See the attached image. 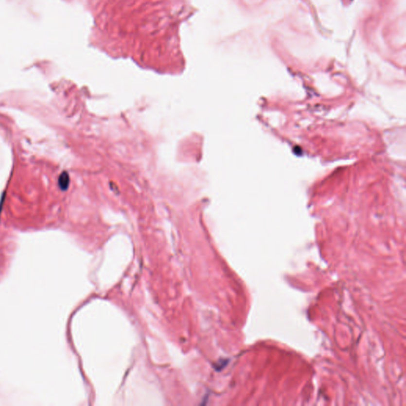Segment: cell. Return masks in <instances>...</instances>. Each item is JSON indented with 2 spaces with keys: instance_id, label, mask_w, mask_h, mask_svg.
Wrapping results in <instances>:
<instances>
[{
  "instance_id": "6da1fadb",
  "label": "cell",
  "mask_w": 406,
  "mask_h": 406,
  "mask_svg": "<svg viewBox=\"0 0 406 406\" xmlns=\"http://www.w3.org/2000/svg\"><path fill=\"white\" fill-rule=\"evenodd\" d=\"M58 181L59 187H60V189L63 190V191L68 189L69 183H70V178H69V174L67 172H63L62 174L60 175Z\"/></svg>"
}]
</instances>
